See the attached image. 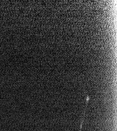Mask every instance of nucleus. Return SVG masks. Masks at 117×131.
Returning <instances> with one entry per match:
<instances>
[{
    "label": "nucleus",
    "mask_w": 117,
    "mask_h": 131,
    "mask_svg": "<svg viewBox=\"0 0 117 131\" xmlns=\"http://www.w3.org/2000/svg\"><path fill=\"white\" fill-rule=\"evenodd\" d=\"M81 129H82V127H81V126H80L79 130H79V131H81Z\"/></svg>",
    "instance_id": "f257e3e1"
}]
</instances>
